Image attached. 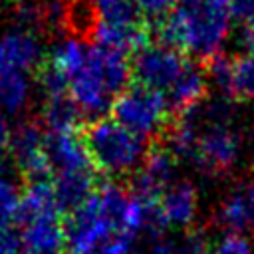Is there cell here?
Returning <instances> with one entry per match:
<instances>
[{"mask_svg": "<svg viewBox=\"0 0 254 254\" xmlns=\"http://www.w3.org/2000/svg\"><path fill=\"white\" fill-rule=\"evenodd\" d=\"M228 20V8L179 2L171 14L155 24V32L161 44L208 62L218 54L226 38Z\"/></svg>", "mask_w": 254, "mask_h": 254, "instance_id": "obj_1", "label": "cell"}, {"mask_svg": "<svg viewBox=\"0 0 254 254\" xmlns=\"http://www.w3.org/2000/svg\"><path fill=\"white\" fill-rule=\"evenodd\" d=\"M93 167L103 175H129L145 159L147 139L129 131L115 119H97L83 131Z\"/></svg>", "mask_w": 254, "mask_h": 254, "instance_id": "obj_2", "label": "cell"}, {"mask_svg": "<svg viewBox=\"0 0 254 254\" xmlns=\"http://www.w3.org/2000/svg\"><path fill=\"white\" fill-rule=\"evenodd\" d=\"M185 113L192 117L198 125L196 145L190 163L198 171L212 177L228 173L238 159V135L230 129L228 123L210 121L202 111V101Z\"/></svg>", "mask_w": 254, "mask_h": 254, "instance_id": "obj_3", "label": "cell"}, {"mask_svg": "<svg viewBox=\"0 0 254 254\" xmlns=\"http://www.w3.org/2000/svg\"><path fill=\"white\" fill-rule=\"evenodd\" d=\"M113 119L141 137H153L173 123L167 97L139 83L129 85L111 107Z\"/></svg>", "mask_w": 254, "mask_h": 254, "instance_id": "obj_4", "label": "cell"}, {"mask_svg": "<svg viewBox=\"0 0 254 254\" xmlns=\"http://www.w3.org/2000/svg\"><path fill=\"white\" fill-rule=\"evenodd\" d=\"M189 64L190 60L187 54L165 44H149L135 54L131 65L139 85L167 95Z\"/></svg>", "mask_w": 254, "mask_h": 254, "instance_id": "obj_5", "label": "cell"}, {"mask_svg": "<svg viewBox=\"0 0 254 254\" xmlns=\"http://www.w3.org/2000/svg\"><path fill=\"white\" fill-rule=\"evenodd\" d=\"M69 95L87 117H101L107 109L113 107V101L117 97L107 81L101 62V50L97 46L87 50L85 65L69 81Z\"/></svg>", "mask_w": 254, "mask_h": 254, "instance_id": "obj_6", "label": "cell"}, {"mask_svg": "<svg viewBox=\"0 0 254 254\" xmlns=\"http://www.w3.org/2000/svg\"><path fill=\"white\" fill-rule=\"evenodd\" d=\"M8 149L28 183L48 181L52 175V165L46 155V133L38 123H20L10 135Z\"/></svg>", "mask_w": 254, "mask_h": 254, "instance_id": "obj_7", "label": "cell"}, {"mask_svg": "<svg viewBox=\"0 0 254 254\" xmlns=\"http://www.w3.org/2000/svg\"><path fill=\"white\" fill-rule=\"evenodd\" d=\"M177 173V159L167 147H153L145 155L141 167L135 173L133 181V194L141 198H157L165 194V190L175 185Z\"/></svg>", "mask_w": 254, "mask_h": 254, "instance_id": "obj_8", "label": "cell"}, {"mask_svg": "<svg viewBox=\"0 0 254 254\" xmlns=\"http://www.w3.org/2000/svg\"><path fill=\"white\" fill-rule=\"evenodd\" d=\"M46 155L56 175L93 171L81 133H46Z\"/></svg>", "mask_w": 254, "mask_h": 254, "instance_id": "obj_9", "label": "cell"}, {"mask_svg": "<svg viewBox=\"0 0 254 254\" xmlns=\"http://www.w3.org/2000/svg\"><path fill=\"white\" fill-rule=\"evenodd\" d=\"M216 222L228 232H254V183H240L222 198Z\"/></svg>", "mask_w": 254, "mask_h": 254, "instance_id": "obj_10", "label": "cell"}, {"mask_svg": "<svg viewBox=\"0 0 254 254\" xmlns=\"http://www.w3.org/2000/svg\"><path fill=\"white\" fill-rule=\"evenodd\" d=\"M38 62L40 44L32 32L18 28L0 36V73H24Z\"/></svg>", "mask_w": 254, "mask_h": 254, "instance_id": "obj_11", "label": "cell"}, {"mask_svg": "<svg viewBox=\"0 0 254 254\" xmlns=\"http://www.w3.org/2000/svg\"><path fill=\"white\" fill-rule=\"evenodd\" d=\"M151 28L147 22L143 24H107L97 22L91 40L97 48L113 50L119 54H137L145 46H149Z\"/></svg>", "mask_w": 254, "mask_h": 254, "instance_id": "obj_12", "label": "cell"}, {"mask_svg": "<svg viewBox=\"0 0 254 254\" xmlns=\"http://www.w3.org/2000/svg\"><path fill=\"white\" fill-rule=\"evenodd\" d=\"M20 244L26 252L62 254L65 248V224L60 218H44L22 224Z\"/></svg>", "mask_w": 254, "mask_h": 254, "instance_id": "obj_13", "label": "cell"}, {"mask_svg": "<svg viewBox=\"0 0 254 254\" xmlns=\"http://www.w3.org/2000/svg\"><path fill=\"white\" fill-rule=\"evenodd\" d=\"M161 208L169 226L189 228L194 222L198 210V192L194 185L189 181L171 185L161 196Z\"/></svg>", "mask_w": 254, "mask_h": 254, "instance_id": "obj_14", "label": "cell"}, {"mask_svg": "<svg viewBox=\"0 0 254 254\" xmlns=\"http://www.w3.org/2000/svg\"><path fill=\"white\" fill-rule=\"evenodd\" d=\"M206 79H208L206 69H202L200 65L190 62L189 67L185 69V73L177 79V83L165 95L173 119H177L179 115H183L185 111H189L190 107H194L202 101L204 91H206Z\"/></svg>", "mask_w": 254, "mask_h": 254, "instance_id": "obj_15", "label": "cell"}, {"mask_svg": "<svg viewBox=\"0 0 254 254\" xmlns=\"http://www.w3.org/2000/svg\"><path fill=\"white\" fill-rule=\"evenodd\" d=\"M54 192L58 198L60 210L73 212L79 206H83L95 189V175L93 171H81V173H64V175H54Z\"/></svg>", "mask_w": 254, "mask_h": 254, "instance_id": "obj_16", "label": "cell"}, {"mask_svg": "<svg viewBox=\"0 0 254 254\" xmlns=\"http://www.w3.org/2000/svg\"><path fill=\"white\" fill-rule=\"evenodd\" d=\"M60 206L50 181L28 183L20 200V224L44 218H60Z\"/></svg>", "mask_w": 254, "mask_h": 254, "instance_id": "obj_17", "label": "cell"}, {"mask_svg": "<svg viewBox=\"0 0 254 254\" xmlns=\"http://www.w3.org/2000/svg\"><path fill=\"white\" fill-rule=\"evenodd\" d=\"M42 119L48 133H79L83 113L69 93L48 97L42 107Z\"/></svg>", "mask_w": 254, "mask_h": 254, "instance_id": "obj_18", "label": "cell"}, {"mask_svg": "<svg viewBox=\"0 0 254 254\" xmlns=\"http://www.w3.org/2000/svg\"><path fill=\"white\" fill-rule=\"evenodd\" d=\"M87 50L81 40H75V38H67V40H62L58 42L54 48H52V54L48 58V62L64 75L67 77V81H71L79 71L81 67L85 65V60H87Z\"/></svg>", "mask_w": 254, "mask_h": 254, "instance_id": "obj_19", "label": "cell"}, {"mask_svg": "<svg viewBox=\"0 0 254 254\" xmlns=\"http://www.w3.org/2000/svg\"><path fill=\"white\" fill-rule=\"evenodd\" d=\"M99 22L107 24H143V12L135 0H93Z\"/></svg>", "mask_w": 254, "mask_h": 254, "instance_id": "obj_20", "label": "cell"}, {"mask_svg": "<svg viewBox=\"0 0 254 254\" xmlns=\"http://www.w3.org/2000/svg\"><path fill=\"white\" fill-rule=\"evenodd\" d=\"M30 95L24 73H0V109L6 113L20 111Z\"/></svg>", "mask_w": 254, "mask_h": 254, "instance_id": "obj_21", "label": "cell"}, {"mask_svg": "<svg viewBox=\"0 0 254 254\" xmlns=\"http://www.w3.org/2000/svg\"><path fill=\"white\" fill-rule=\"evenodd\" d=\"M20 200H22V192L18 190V185L2 177L0 179V232H8L16 222H20Z\"/></svg>", "mask_w": 254, "mask_h": 254, "instance_id": "obj_22", "label": "cell"}, {"mask_svg": "<svg viewBox=\"0 0 254 254\" xmlns=\"http://www.w3.org/2000/svg\"><path fill=\"white\" fill-rule=\"evenodd\" d=\"M232 97L254 99V54L232 60Z\"/></svg>", "mask_w": 254, "mask_h": 254, "instance_id": "obj_23", "label": "cell"}, {"mask_svg": "<svg viewBox=\"0 0 254 254\" xmlns=\"http://www.w3.org/2000/svg\"><path fill=\"white\" fill-rule=\"evenodd\" d=\"M36 79H38V83H40V87H42L46 99H48V97H56V95H64V93H67V89H69L67 77H64L48 60L38 65V69H36Z\"/></svg>", "mask_w": 254, "mask_h": 254, "instance_id": "obj_24", "label": "cell"}, {"mask_svg": "<svg viewBox=\"0 0 254 254\" xmlns=\"http://www.w3.org/2000/svg\"><path fill=\"white\" fill-rule=\"evenodd\" d=\"M210 254H254V248L244 234L226 232L212 244Z\"/></svg>", "mask_w": 254, "mask_h": 254, "instance_id": "obj_25", "label": "cell"}, {"mask_svg": "<svg viewBox=\"0 0 254 254\" xmlns=\"http://www.w3.org/2000/svg\"><path fill=\"white\" fill-rule=\"evenodd\" d=\"M175 244L179 254H210L212 250V242L202 230H187Z\"/></svg>", "mask_w": 254, "mask_h": 254, "instance_id": "obj_26", "label": "cell"}, {"mask_svg": "<svg viewBox=\"0 0 254 254\" xmlns=\"http://www.w3.org/2000/svg\"><path fill=\"white\" fill-rule=\"evenodd\" d=\"M228 12L230 18L248 26L254 22V0H228Z\"/></svg>", "mask_w": 254, "mask_h": 254, "instance_id": "obj_27", "label": "cell"}, {"mask_svg": "<svg viewBox=\"0 0 254 254\" xmlns=\"http://www.w3.org/2000/svg\"><path fill=\"white\" fill-rule=\"evenodd\" d=\"M137 6L141 8L143 14L155 16V18H165L167 14H171L175 10V2L177 0H135Z\"/></svg>", "mask_w": 254, "mask_h": 254, "instance_id": "obj_28", "label": "cell"}, {"mask_svg": "<svg viewBox=\"0 0 254 254\" xmlns=\"http://www.w3.org/2000/svg\"><path fill=\"white\" fill-rule=\"evenodd\" d=\"M0 254H22L20 236H16L12 230L0 232Z\"/></svg>", "mask_w": 254, "mask_h": 254, "instance_id": "obj_29", "label": "cell"}, {"mask_svg": "<svg viewBox=\"0 0 254 254\" xmlns=\"http://www.w3.org/2000/svg\"><path fill=\"white\" fill-rule=\"evenodd\" d=\"M139 254H179V252H177V244H175V242L159 238V240H153V242H151L143 252H139Z\"/></svg>", "mask_w": 254, "mask_h": 254, "instance_id": "obj_30", "label": "cell"}, {"mask_svg": "<svg viewBox=\"0 0 254 254\" xmlns=\"http://www.w3.org/2000/svg\"><path fill=\"white\" fill-rule=\"evenodd\" d=\"M242 44H244V48L248 50V54H254V22H252V24H248V26L244 28Z\"/></svg>", "mask_w": 254, "mask_h": 254, "instance_id": "obj_31", "label": "cell"}, {"mask_svg": "<svg viewBox=\"0 0 254 254\" xmlns=\"http://www.w3.org/2000/svg\"><path fill=\"white\" fill-rule=\"evenodd\" d=\"M10 135H12L10 127H8L6 119L0 115V149H2L4 145H8V141H10Z\"/></svg>", "mask_w": 254, "mask_h": 254, "instance_id": "obj_32", "label": "cell"}, {"mask_svg": "<svg viewBox=\"0 0 254 254\" xmlns=\"http://www.w3.org/2000/svg\"><path fill=\"white\" fill-rule=\"evenodd\" d=\"M2 171H4V155H2V149H0V175H2Z\"/></svg>", "mask_w": 254, "mask_h": 254, "instance_id": "obj_33", "label": "cell"}, {"mask_svg": "<svg viewBox=\"0 0 254 254\" xmlns=\"http://www.w3.org/2000/svg\"><path fill=\"white\" fill-rule=\"evenodd\" d=\"M22 254H38V252H26V250H22Z\"/></svg>", "mask_w": 254, "mask_h": 254, "instance_id": "obj_34", "label": "cell"}, {"mask_svg": "<svg viewBox=\"0 0 254 254\" xmlns=\"http://www.w3.org/2000/svg\"><path fill=\"white\" fill-rule=\"evenodd\" d=\"M252 169H254V153H252Z\"/></svg>", "mask_w": 254, "mask_h": 254, "instance_id": "obj_35", "label": "cell"}]
</instances>
